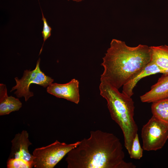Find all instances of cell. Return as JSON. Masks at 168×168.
<instances>
[{"instance_id":"obj_10","label":"cell","mask_w":168,"mask_h":168,"mask_svg":"<svg viewBox=\"0 0 168 168\" xmlns=\"http://www.w3.org/2000/svg\"><path fill=\"white\" fill-rule=\"evenodd\" d=\"M140 98L142 102L148 103L168 98V73H163L151 90Z\"/></svg>"},{"instance_id":"obj_3","label":"cell","mask_w":168,"mask_h":168,"mask_svg":"<svg viewBox=\"0 0 168 168\" xmlns=\"http://www.w3.org/2000/svg\"><path fill=\"white\" fill-rule=\"evenodd\" d=\"M100 95L107 101L111 117L123 132L124 146L130 153L133 139L137 134L138 127L134 116V102L129 97L105 81H100Z\"/></svg>"},{"instance_id":"obj_1","label":"cell","mask_w":168,"mask_h":168,"mask_svg":"<svg viewBox=\"0 0 168 168\" xmlns=\"http://www.w3.org/2000/svg\"><path fill=\"white\" fill-rule=\"evenodd\" d=\"M68 168H135L124 160L119 139L113 133L100 130L91 131L67 154Z\"/></svg>"},{"instance_id":"obj_9","label":"cell","mask_w":168,"mask_h":168,"mask_svg":"<svg viewBox=\"0 0 168 168\" xmlns=\"http://www.w3.org/2000/svg\"><path fill=\"white\" fill-rule=\"evenodd\" d=\"M159 73H168V71L161 69L151 61L128 79L123 86L122 92L131 97L133 94V89L139 81L143 77Z\"/></svg>"},{"instance_id":"obj_8","label":"cell","mask_w":168,"mask_h":168,"mask_svg":"<svg viewBox=\"0 0 168 168\" xmlns=\"http://www.w3.org/2000/svg\"><path fill=\"white\" fill-rule=\"evenodd\" d=\"M11 143V151L8 158H22L33 161L34 156L28 150V147L32 143L29 140V134L26 131L23 130L21 133L16 134Z\"/></svg>"},{"instance_id":"obj_4","label":"cell","mask_w":168,"mask_h":168,"mask_svg":"<svg viewBox=\"0 0 168 168\" xmlns=\"http://www.w3.org/2000/svg\"><path fill=\"white\" fill-rule=\"evenodd\" d=\"M80 141L68 144L57 140L45 147L35 149L33 152L35 168H53Z\"/></svg>"},{"instance_id":"obj_15","label":"cell","mask_w":168,"mask_h":168,"mask_svg":"<svg viewBox=\"0 0 168 168\" xmlns=\"http://www.w3.org/2000/svg\"><path fill=\"white\" fill-rule=\"evenodd\" d=\"M143 148L140 145L138 133L134 138L130 153L129 154L131 158L139 160L142 156Z\"/></svg>"},{"instance_id":"obj_14","label":"cell","mask_w":168,"mask_h":168,"mask_svg":"<svg viewBox=\"0 0 168 168\" xmlns=\"http://www.w3.org/2000/svg\"><path fill=\"white\" fill-rule=\"evenodd\" d=\"M34 166L33 161L22 158H8L7 162V168H31Z\"/></svg>"},{"instance_id":"obj_6","label":"cell","mask_w":168,"mask_h":168,"mask_svg":"<svg viewBox=\"0 0 168 168\" xmlns=\"http://www.w3.org/2000/svg\"><path fill=\"white\" fill-rule=\"evenodd\" d=\"M40 60L39 58L34 70H25L23 76L20 79L17 77L15 78L16 84L12 87L10 92L16 90L14 94L18 98L24 97L26 101L34 96L33 93L29 90V87L31 84H38L45 88L54 81L53 79L45 75L41 70L40 67Z\"/></svg>"},{"instance_id":"obj_7","label":"cell","mask_w":168,"mask_h":168,"mask_svg":"<svg viewBox=\"0 0 168 168\" xmlns=\"http://www.w3.org/2000/svg\"><path fill=\"white\" fill-rule=\"evenodd\" d=\"M49 93L78 104L80 101L79 82L74 78L65 84L52 83L47 88Z\"/></svg>"},{"instance_id":"obj_13","label":"cell","mask_w":168,"mask_h":168,"mask_svg":"<svg viewBox=\"0 0 168 168\" xmlns=\"http://www.w3.org/2000/svg\"><path fill=\"white\" fill-rule=\"evenodd\" d=\"M151 111L153 116L168 125V98L152 103Z\"/></svg>"},{"instance_id":"obj_2","label":"cell","mask_w":168,"mask_h":168,"mask_svg":"<svg viewBox=\"0 0 168 168\" xmlns=\"http://www.w3.org/2000/svg\"><path fill=\"white\" fill-rule=\"evenodd\" d=\"M102 59L104 71L100 81L119 89L133 74L151 62V50L147 45L131 47L124 41L113 39Z\"/></svg>"},{"instance_id":"obj_16","label":"cell","mask_w":168,"mask_h":168,"mask_svg":"<svg viewBox=\"0 0 168 168\" xmlns=\"http://www.w3.org/2000/svg\"><path fill=\"white\" fill-rule=\"evenodd\" d=\"M41 10L42 14V20L43 21V30L41 32V33L42 34V37L43 38L44 42L41 49L40 50L39 55H40L42 52L43 47L45 41L51 36V32L52 30L51 27L48 25L47 21V20L44 17L41 8Z\"/></svg>"},{"instance_id":"obj_17","label":"cell","mask_w":168,"mask_h":168,"mask_svg":"<svg viewBox=\"0 0 168 168\" xmlns=\"http://www.w3.org/2000/svg\"><path fill=\"white\" fill-rule=\"evenodd\" d=\"M68 1L69 0H68ZM72 1H75V2H82L84 0H72Z\"/></svg>"},{"instance_id":"obj_5","label":"cell","mask_w":168,"mask_h":168,"mask_svg":"<svg viewBox=\"0 0 168 168\" xmlns=\"http://www.w3.org/2000/svg\"><path fill=\"white\" fill-rule=\"evenodd\" d=\"M142 148L147 151L161 149L168 139V125L153 116L141 130Z\"/></svg>"},{"instance_id":"obj_11","label":"cell","mask_w":168,"mask_h":168,"mask_svg":"<svg viewBox=\"0 0 168 168\" xmlns=\"http://www.w3.org/2000/svg\"><path fill=\"white\" fill-rule=\"evenodd\" d=\"M22 104L19 99L12 96H8L6 85L0 84V115L9 114L11 112L18 111Z\"/></svg>"},{"instance_id":"obj_18","label":"cell","mask_w":168,"mask_h":168,"mask_svg":"<svg viewBox=\"0 0 168 168\" xmlns=\"http://www.w3.org/2000/svg\"><path fill=\"white\" fill-rule=\"evenodd\" d=\"M39 2V0H38Z\"/></svg>"},{"instance_id":"obj_12","label":"cell","mask_w":168,"mask_h":168,"mask_svg":"<svg viewBox=\"0 0 168 168\" xmlns=\"http://www.w3.org/2000/svg\"><path fill=\"white\" fill-rule=\"evenodd\" d=\"M151 61L163 70L168 71V46H150Z\"/></svg>"}]
</instances>
